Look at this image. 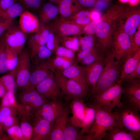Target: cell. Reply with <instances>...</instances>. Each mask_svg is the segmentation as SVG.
Masks as SVG:
<instances>
[{
  "label": "cell",
  "mask_w": 140,
  "mask_h": 140,
  "mask_svg": "<svg viewBox=\"0 0 140 140\" xmlns=\"http://www.w3.org/2000/svg\"><path fill=\"white\" fill-rule=\"evenodd\" d=\"M111 51L106 53L104 66L94 89L90 92L92 96L99 95L120 80L119 62L115 60Z\"/></svg>",
  "instance_id": "1"
},
{
  "label": "cell",
  "mask_w": 140,
  "mask_h": 140,
  "mask_svg": "<svg viewBox=\"0 0 140 140\" xmlns=\"http://www.w3.org/2000/svg\"><path fill=\"white\" fill-rule=\"evenodd\" d=\"M122 104L114 112L117 123L140 140V115L135 108L121 100Z\"/></svg>",
  "instance_id": "2"
},
{
  "label": "cell",
  "mask_w": 140,
  "mask_h": 140,
  "mask_svg": "<svg viewBox=\"0 0 140 140\" xmlns=\"http://www.w3.org/2000/svg\"><path fill=\"white\" fill-rule=\"evenodd\" d=\"M94 104L96 108V116L87 134L88 140H102L107 131L117 124V122L114 112L105 109Z\"/></svg>",
  "instance_id": "3"
},
{
  "label": "cell",
  "mask_w": 140,
  "mask_h": 140,
  "mask_svg": "<svg viewBox=\"0 0 140 140\" xmlns=\"http://www.w3.org/2000/svg\"><path fill=\"white\" fill-rule=\"evenodd\" d=\"M53 73L62 92L63 97L67 100L76 99L84 100L88 90L76 81L63 75L60 70L55 69Z\"/></svg>",
  "instance_id": "4"
},
{
  "label": "cell",
  "mask_w": 140,
  "mask_h": 140,
  "mask_svg": "<svg viewBox=\"0 0 140 140\" xmlns=\"http://www.w3.org/2000/svg\"><path fill=\"white\" fill-rule=\"evenodd\" d=\"M121 82H117L101 93L92 96V101L97 106L105 109L112 111L122 104V91Z\"/></svg>",
  "instance_id": "5"
},
{
  "label": "cell",
  "mask_w": 140,
  "mask_h": 140,
  "mask_svg": "<svg viewBox=\"0 0 140 140\" xmlns=\"http://www.w3.org/2000/svg\"><path fill=\"white\" fill-rule=\"evenodd\" d=\"M31 55L30 52L23 48L19 54V59L15 69L11 72L16 79V86L20 90L27 87L30 74Z\"/></svg>",
  "instance_id": "6"
},
{
  "label": "cell",
  "mask_w": 140,
  "mask_h": 140,
  "mask_svg": "<svg viewBox=\"0 0 140 140\" xmlns=\"http://www.w3.org/2000/svg\"><path fill=\"white\" fill-rule=\"evenodd\" d=\"M121 87L123 97L121 100L140 111V78L122 81Z\"/></svg>",
  "instance_id": "7"
},
{
  "label": "cell",
  "mask_w": 140,
  "mask_h": 140,
  "mask_svg": "<svg viewBox=\"0 0 140 140\" xmlns=\"http://www.w3.org/2000/svg\"><path fill=\"white\" fill-rule=\"evenodd\" d=\"M69 108L60 99L52 100L45 103L35 112L34 115L40 116L53 124Z\"/></svg>",
  "instance_id": "8"
},
{
  "label": "cell",
  "mask_w": 140,
  "mask_h": 140,
  "mask_svg": "<svg viewBox=\"0 0 140 140\" xmlns=\"http://www.w3.org/2000/svg\"><path fill=\"white\" fill-rule=\"evenodd\" d=\"M118 19L119 30L128 34L132 39L137 28L140 23V10L137 7L126 10Z\"/></svg>",
  "instance_id": "9"
},
{
  "label": "cell",
  "mask_w": 140,
  "mask_h": 140,
  "mask_svg": "<svg viewBox=\"0 0 140 140\" xmlns=\"http://www.w3.org/2000/svg\"><path fill=\"white\" fill-rule=\"evenodd\" d=\"M18 97L22 104L30 112L33 110V115L37 109L48 101L35 88L28 87L20 90Z\"/></svg>",
  "instance_id": "10"
},
{
  "label": "cell",
  "mask_w": 140,
  "mask_h": 140,
  "mask_svg": "<svg viewBox=\"0 0 140 140\" xmlns=\"http://www.w3.org/2000/svg\"><path fill=\"white\" fill-rule=\"evenodd\" d=\"M48 26L59 37L76 36L80 33L83 27L60 16L54 19Z\"/></svg>",
  "instance_id": "11"
},
{
  "label": "cell",
  "mask_w": 140,
  "mask_h": 140,
  "mask_svg": "<svg viewBox=\"0 0 140 140\" xmlns=\"http://www.w3.org/2000/svg\"><path fill=\"white\" fill-rule=\"evenodd\" d=\"M132 39L125 32L118 30L114 37L111 52L115 59L119 62L132 49Z\"/></svg>",
  "instance_id": "12"
},
{
  "label": "cell",
  "mask_w": 140,
  "mask_h": 140,
  "mask_svg": "<svg viewBox=\"0 0 140 140\" xmlns=\"http://www.w3.org/2000/svg\"><path fill=\"white\" fill-rule=\"evenodd\" d=\"M6 45L19 54L24 48L26 41L27 33L23 31L19 26L12 23L4 35Z\"/></svg>",
  "instance_id": "13"
},
{
  "label": "cell",
  "mask_w": 140,
  "mask_h": 140,
  "mask_svg": "<svg viewBox=\"0 0 140 140\" xmlns=\"http://www.w3.org/2000/svg\"><path fill=\"white\" fill-rule=\"evenodd\" d=\"M35 88L47 99L52 100L59 99L63 97L62 92L53 72L38 84Z\"/></svg>",
  "instance_id": "14"
},
{
  "label": "cell",
  "mask_w": 140,
  "mask_h": 140,
  "mask_svg": "<svg viewBox=\"0 0 140 140\" xmlns=\"http://www.w3.org/2000/svg\"><path fill=\"white\" fill-rule=\"evenodd\" d=\"M111 21L104 19L99 24L96 30V36L102 49L106 53L112 48L113 40L111 37Z\"/></svg>",
  "instance_id": "15"
},
{
  "label": "cell",
  "mask_w": 140,
  "mask_h": 140,
  "mask_svg": "<svg viewBox=\"0 0 140 140\" xmlns=\"http://www.w3.org/2000/svg\"><path fill=\"white\" fill-rule=\"evenodd\" d=\"M33 132L31 140H49L53 124L39 116L32 117Z\"/></svg>",
  "instance_id": "16"
},
{
  "label": "cell",
  "mask_w": 140,
  "mask_h": 140,
  "mask_svg": "<svg viewBox=\"0 0 140 140\" xmlns=\"http://www.w3.org/2000/svg\"><path fill=\"white\" fill-rule=\"evenodd\" d=\"M120 68V80L122 81L131 72L140 62V49L130 51L119 62Z\"/></svg>",
  "instance_id": "17"
},
{
  "label": "cell",
  "mask_w": 140,
  "mask_h": 140,
  "mask_svg": "<svg viewBox=\"0 0 140 140\" xmlns=\"http://www.w3.org/2000/svg\"><path fill=\"white\" fill-rule=\"evenodd\" d=\"M85 100L76 99L72 100L69 106L72 116L69 121L72 125L78 127H81L86 109Z\"/></svg>",
  "instance_id": "18"
},
{
  "label": "cell",
  "mask_w": 140,
  "mask_h": 140,
  "mask_svg": "<svg viewBox=\"0 0 140 140\" xmlns=\"http://www.w3.org/2000/svg\"><path fill=\"white\" fill-rule=\"evenodd\" d=\"M36 66L35 69L30 73L27 87L35 88L38 84L53 72L50 69L46 60L40 62Z\"/></svg>",
  "instance_id": "19"
},
{
  "label": "cell",
  "mask_w": 140,
  "mask_h": 140,
  "mask_svg": "<svg viewBox=\"0 0 140 140\" xmlns=\"http://www.w3.org/2000/svg\"><path fill=\"white\" fill-rule=\"evenodd\" d=\"M105 59L95 62L85 68L86 79L90 92L94 88L103 69Z\"/></svg>",
  "instance_id": "20"
},
{
  "label": "cell",
  "mask_w": 140,
  "mask_h": 140,
  "mask_svg": "<svg viewBox=\"0 0 140 140\" xmlns=\"http://www.w3.org/2000/svg\"><path fill=\"white\" fill-rule=\"evenodd\" d=\"M19 24V27L24 32L33 33L38 31L40 23L36 15L25 10L20 16Z\"/></svg>",
  "instance_id": "21"
},
{
  "label": "cell",
  "mask_w": 140,
  "mask_h": 140,
  "mask_svg": "<svg viewBox=\"0 0 140 140\" xmlns=\"http://www.w3.org/2000/svg\"><path fill=\"white\" fill-rule=\"evenodd\" d=\"M69 110L68 108L53 124L49 140H64V132L69 120Z\"/></svg>",
  "instance_id": "22"
},
{
  "label": "cell",
  "mask_w": 140,
  "mask_h": 140,
  "mask_svg": "<svg viewBox=\"0 0 140 140\" xmlns=\"http://www.w3.org/2000/svg\"><path fill=\"white\" fill-rule=\"evenodd\" d=\"M60 71L64 76L76 81L88 90L86 79L85 68L80 66L75 62L68 68Z\"/></svg>",
  "instance_id": "23"
},
{
  "label": "cell",
  "mask_w": 140,
  "mask_h": 140,
  "mask_svg": "<svg viewBox=\"0 0 140 140\" xmlns=\"http://www.w3.org/2000/svg\"><path fill=\"white\" fill-rule=\"evenodd\" d=\"M102 140H138L128 130L117 124L107 131Z\"/></svg>",
  "instance_id": "24"
},
{
  "label": "cell",
  "mask_w": 140,
  "mask_h": 140,
  "mask_svg": "<svg viewBox=\"0 0 140 140\" xmlns=\"http://www.w3.org/2000/svg\"><path fill=\"white\" fill-rule=\"evenodd\" d=\"M33 114L25 108L19 114V126L26 140H31L33 132L32 117Z\"/></svg>",
  "instance_id": "25"
},
{
  "label": "cell",
  "mask_w": 140,
  "mask_h": 140,
  "mask_svg": "<svg viewBox=\"0 0 140 140\" xmlns=\"http://www.w3.org/2000/svg\"><path fill=\"white\" fill-rule=\"evenodd\" d=\"M58 5L60 16L66 19L83 8L77 0H61Z\"/></svg>",
  "instance_id": "26"
},
{
  "label": "cell",
  "mask_w": 140,
  "mask_h": 140,
  "mask_svg": "<svg viewBox=\"0 0 140 140\" xmlns=\"http://www.w3.org/2000/svg\"><path fill=\"white\" fill-rule=\"evenodd\" d=\"M59 12L58 6L55 4L51 2L44 4L39 15L41 23L45 24L50 23L57 16Z\"/></svg>",
  "instance_id": "27"
},
{
  "label": "cell",
  "mask_w": 140,
  "mask_h": 140,
  "mask_svg": "<svg viewBox=\"0 0 140 140\" xmlns=\"http://www.w3.org/2000/svg\"><path fill=\"white\" fill-rule=\"evenodd\" d=\"M86 109L80 131L83 134H88L95 120L96 115V108L92 102L86 103Z\"/></svg>",
  "instance_id": "28"
},
{
  "label": "cell",
  "mask_w": 140,
  "mask_h": 140,
  "mask_svg": "<svg viewBox=\"0 0 140 140\" xmlns=\"http://www.w3.org/2000/svg\"><path fill=\"white\" fill-rule=\"evenodd\" d=\"M25 9L20 3L17 2L0 13V22L12 21L15 18L20 16L25 11Z\"/></svg>",
  "instance_id": "29"
},
{
  "label": "cell",
  "mask_w": 140,
  "mask_h": 140,
  "mask_svg": "<svg viewBox=\"0 0 140 140\" xmlns=\"http://www.w3.org/2000/svg\"><path fill=\"white\" fill-rule=\"evenodd\" d=\"M46 61L50 70L53 72L55 69L60 71L66 69L75 62L74 59L57 56L52 59L49 58Z\"/></svg>",
  "instance_id": "30"
},
{
  "label": "cell",
  "mask_w": 140,
  "mask_h": 140,
  "mask_svg": "<svg viewBox=\"0 0 140 140\" xmlns=\"http://www.w3.org/2000/svg\"><path fill=\"white\" fill-rule=\"evenodd\" d=\"M68 121L64 132V140H86L85 135Z\"/></svg>",
  "instance_id": "31"
},
{
  "label": "cell",
  "mask_w": 140,
  "mask_h": 140,
  "mask_svg": "<svg viewBox=\"0 0 140 140\" xmlns=\"http://www.w3.org/2000/svg\"><path fill=\"white\" fill-rule=\"evenodd\" d=\"M30 53L31 59L36 65L49 58L52 53L45 45L40 46Z\"/></svg>",
  "instance_id": "32"
},
{
  "label": "cell",
  "mask_w": 140,
  "mask_h": 140,
  "mask_svg": "<svg viewBox=\"0 0 140 140\" xmlns=\"http://www.w3.org/2000/svg\"><path fill=\"white\" fill-rule=\"evenodd\" d=\"M24 107L22 104L16 106L0 107V122L2 125L8 117L12 115L18 116L21 110Z\"/></svg>",
  "instance_id": "33"
},
{
  "label": "cell",
  "mask_w": 140,
  "mask_h": 140,
  "mask_svg": "<svg viewBox=\"0 0 140 140\" xmlns=\"http://www.w3.org/2000/svg\"><path fill=\"white\" fill-rule=\"evenodd\" d=\"M8 71L6 45L4 35L0 38V74Z\"/></svg>",
  "instance_id": "34"
},
{
  "label": "cell",
  "mask_w": 140,
  "mask_h": 140,
  "mask_svg": "<svg viewBox=\"0 0 140 140\" xmlns=\"http://www.w3.org/2000/svg\"><path fill=\"white\" fill-rule=\"evenodd\" d=\"M59 38L60 42L64 47L75 51L78 50L80 46L79 38L76 36H64Z\"/></svg>",
  "instance_id": "35"
},
{
  "label": "cell",
  "mask_w": 140,
  "mask_h": 140,
  "mask_svg": "<svg viewBox=\"0 0 140 140\" xmlns=\"http://www.w3.org/2000/svg\"><path fill=\"white\" fill-rule=\"evenodd\" d=\"M8 71L11 72L16 67L18 62L19 54L6 45Z\"/></svg>",
  "instance_id": "36"
},
{
  "label": "cell",
  "mask_w": 140,
  "mask_h": 140,
  "mask_svg": "<svg viewBox=\"0 0 140 140\" xmlns=\"http://www.w3.org/2000/svg\"><path fill=\"white\" fill-rule=\"evenodd\" d=\"M102 53L96 50L83 58L80 62L87 66L97 61L105 59L106 55L105 56Z\"/></svg>",
  "instance_id": "37"
},
{
  "label": "cell",
  "mask_w": 140,
  "mask_h": 140,
  "mask_svg": "<svg viewBox=\"0 0 140 140\" xmlns=\"http://www.w3.org/2000/svg\"><path fill=\"white\" fill-rule=\"evenodd\" d=\"M6 132L10 140H26L19 125L9 128Z\"/></svg>",
  "instance_id": "38"
},
{
  "label": "cell",
  "mask_w": 140,
  "mask_h": 140,
  "mask_svg": "<svg viewBox=\"0 0 140 140\" xmlns=\"http://www.w3.org/2000/svg\"><path fill=\"white\" fill-rule=\"evenodd\" d=\"M15 78L11 74H8L0 78V82L4 86L8 91H11L15 94L16 86Z\"/></svg>",
  "instance_id": "39"
},
{
  "label": "cell",
  "mask_w": 140,
  "mask_h": 140,
  "mask_svg": "<svg viewBox=\"0 0 140 140\" xmlns=\"http://www.w3.org/2000/svg\"><path fill=\"white\" fill-rule=\"evenodd\" d=\"M20 104L16 101L15 94L10 91H8L2 97L0 107L6 106H16Z\"/></svg>",
  "instance_id": "40"
},
{
  "label": "cell",
  "mask_w": 140,
  "mask_h": 140,
  "mask_svg": "<svg viewBox=\"0 0 140 140\" xmlns=\"http://www.w3.org/2000/svg\"><path fill=\"white\" fill-rule=\"evenodd\" d=\"M60 42L59 37L50 29L49 35L46 46L53 53L59 46Z\"/></svg>",
  "instance_id": "41"
},
{
  "label": "cell",
  "mask_w": 140,
  "mask_h": 140,
  "mask_svg": "<svg viewBox=\"0 0 140 140\" xmlns=\"http://www.w3.org/2000/svg\"><path fill=\"white\" fill-rule=\"evenodd\" d=\"M75 52L63 46H59L54 52H55L57 56L73 60Z\"/></svg>",
  "instance_id": "42"
},
{
  "label": "cell",
  "mask_w": 140,
  "mask_h": 140,
  "mask_svg": "<svg viewBox=\"0 0 140 140\" xmlns=\"http://www.w3.org/2000/svg\"><path fill=\"white\" fill-rule=\"evenodd\" d=\"M25 8L34 10L39 8L44 0H16Z\"/></svg>",
  "instance_id": "43"
},
{
  "label": "cell",
  "mask_w": 140,
  "mask_h": 140,
  "mask_svg": "<svg viewBox=\"0 0 140 140\" xmlns=\"http://www.w3.org/2000/svg\"><path fill=\"white\" fill-rule=\"evenodd\" d=\"M19 124V119L17 115H12L8 117L2 124L4 131H6L9 128L13 125Z\"/></svg>",
  "instance_id": "44"
},
{
  "label": "cell",
  "mask_w": 140,
  "mask_h": 140,
  "mask_svg": "<svg viewBox=\"0 0 140 140\" xmlns=\"http://www.w3.org/2000/svg\"><path fill=\"white\" fill-rule=\"evenodd\" d=\"M79 45L81 47L82 50L90 48L93 46V38L91 35L79 38Z\"/></svg>",
  "instance_id": "45"
},
{
  "label": "cell",
  "mask_w": 140,
  "mask_h": 140,
  "mask_svg": "<svg viewBox=\"0 0 140 140\" xmlns=\"http://www.w3.org/2000/svg\"><path fill=\"white\" fill-rule=\"evenodd\" d=\"M138 26V31L133 38L132 45L131 51H135L140 49V28Z\"/></svg>",
  "instance_id": "46"
},
{
  "label": "cell",
  "mask_w": 140,
  "mask_h": 140,
  "mask_svg": "<svg viewBox=\"0 0 140 140\" xmlns=\"http://www.w3.org/2000/svg\"><path fill=\"white\" fill-rule=\"evenodd\" d=\"M138 78H140V62L135 69L127 75L121 81H128Z\"/></svg>",
  "instance_id": "47"
},
{
  "label": "cell",
  "mask_w": 140,
  "mask_h": 140,
  "mask_svg": "<svg viewBox=\"0 0 140 140\" xmlns=\"http://www.w3.org/2000/svg\"><path fill=\"white\" fill-rule=\"evenodd\" d=\"M96 50V49L93 46L90 48L82 50L77 54L76 56L77 60L78 61L80 62L83 58Z\"/></svg>",
  "instance_id": "48"
},
{
  "label": "cell",
  "mask_w": 140,
  "mask_h": 140,
  "mask_svg": "<svg viewBox=\"0 0 140 140\" xmlns=\"http://www.w3.org/2000/svg\"><path fill=\"white\" fill-rule=\"evenodd\" d=\"M70 21L78 25L83 27L89 24L91 22V19L90 17H84L77 18Z\"/></svg>",
  "instance_id": "49"
},
{
  "label": "cell",
  "mask_w": 140,
  "mask_h": 140,
  "mask_svg": "<svg viewBox=\"0 0 140 140\" xmlns=\"http://www.w3.org/2000/svg\"><path fill=\"white\" fill-rule=\"evenodd\" d=\"M90 13L89 11L82 9L76 12L67 19L71 20L79 17H90Z\"/></svg>",
  "instance_id": "50"
},
{
  "label": "cell",
  "mask_w": 140,
  "mask_h": 140,
  "mask_svg": "<svg viewBox=\"0 0 140 140\" xmlns=\"http://www.w3.org/2000/svg\"><path fill=\"white\" fill-rule=\"evenodd\" d=\"M17 2L16 0H0V13Z\"/></svg>",
  "instance_id": "51"
},
{
  "label": "cell",
  "mask_w": 140,
  "mask_h": 140,
  "mask_svg": "<svg viewBox=\"0 0 140 140\" xmlns=\"http://www.w3.org/2000/svg\"><path fill=\"white\" fill-rule=\"evenodd\" d=\"M12 21L5 22H0V36L9 29L12 24Z\"/></svg>",
  "instance_id": "52"
},
{
  "label": "cell",
  "mask_w": 140,
  "mask_h": 140,
  "mask_svg": "<svg viewBox=\"0 0 140 140\" xmlns=\"http://www.w3.org/2000/svg\"><path fill=\"white\" fill-rule=\"evenodd\" d=\"M83 7L92 8L94 6L96 2L95 0H77Z\"/></svg>",
  "instance_id": "53"
},
{
  "label": "cell",
  "mask_w": 140,
  "mask_h": 140,
  "mask_svg": "<svg viewBox=\"0 0 140 140\" xmlns=\"http://www.w3.org/2000/svg\"><path fill=\"white\" fill-rule=\"evenodd\" d=\"M107 3L104 0H101L96 3L95 5V9L97 10H101L104 9L106 6Z\"/></svg>",
  "instance_id": "54"
},
{
  "label": "cell",
  "mask_w": 140,
  "mask_h": 140,
  "mask_svg": "<svg viewBox=\"0 0 140 140\" xmlns=\"http://www.w3.org/2000/svg\"><path fill=\"white\" fill-rule=\"evenodd\" d=\"M100 16V13L99 12L97 11H94L90 13V17L93 20H96L99 19Z\"/></svg>",
  "instance_id": "55"
},
{
  "label": "cell",
  "mask_w": 140,
  "mask_h": 140,
  "mask_svg": "<svg viewBox=\"0 0 140 140\" xmlns=\"http://www.w3.org/2000/svg\"><path fill=\"white\" fill-rule=\"evenodd\" d=\"M7 92L5 87L0 82V98H2Z\"/></svg>",
  "instance_id": "56"
},
{
  "label": "cell",
  "mask_w": 140,
  "mask_h": 140,
  "mask_svg": "<svg viewBox=\"0 0 140 140\" xmlns=\"http://www.w3.org/2000/svg\"><path fill=\"white\" fill-rule=\"evenodd\" d=\"M4 131L3 127L0 122V140L2 139L4 135Z\"/></svg>",
  "instance_id": "57"
},
{
  "label": "cell",
  "mask_w": 140,
  "mask_h": 140,
  "mask_svg": "<svg viewBox=\"0 0 140 140\" xmlns=\"http://www.w3.org/2000/svg\"><path fill=\"white\" fill-rule=\"evenodd\" d=\"M50 2L54 3L59 5L60 2L61 0H49Z\"/></svg>",
  "instance_id": "58"
},
{
  "label": "cell",
  "mask_w": 140,
  "mask_h": 140,
  "mask_svg": "<svg viewBox=\"0 0 140 140\" xmlns=\"http://www.w3.org/2000/svg\"><path fill=\"white\" fill-rule=\"evenodd\" d=\"M136 0H131V2L132 3H135Z\"/></svg>",
  "instance_id": "59"
}]
</instances>
